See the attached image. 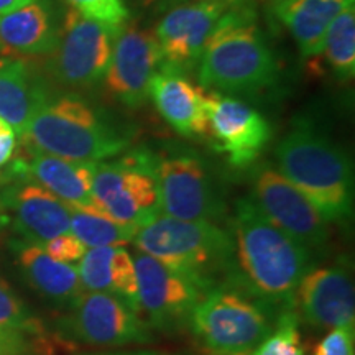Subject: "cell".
I'll use <instances>...</instances> for the list:
<instances>
[{
	"instance_id": "1",
	"label": "cell",
	"mask_w": 355,
	"mask_h": 355,
	"mask_svg": "<svg viewBox=\"0 0 355 355\" xmlns=\"http://www.w3.org/2000/svg\"><path fill=\"white\" fill-rule=\"evenodd\" d=\"M230 235L237 285L273 308H295L300 282L313 265L309 248L275 225L250 198L235 204Z\"/></svg>"
},
{
	"instance_id": "2",
	"label": "cell",
	"mask_w": 355,
	"mask_h": 355,
	"mask_svg": "<svg viewBox=\"0 0 355 355\" xmlns=\"http://www.w3.org/2000/svg\"><path fill=\"white\" fill-rule=\"evenodd\" d=\"M20 139L38 152L97 163L125 152L132 135L81 96L64 94L44 102Z\"/></svg>"
},
{
	"instance_id": "3",
	"label": "cell",
	"mask_w": 355,
	"mask_h": 355,
	"mask_svg": "<svg viewBox=\"0 0 355 355\" xmlns=\"http://www.w3.org/2000/svg\"><path fill=\"white\" fill-rule=\"evenodd\" d=\"M132 243L139 252L184 275L204 293L225 283L237 285L232 235L214 222L159 214L137 230Z\"/></svg>"
},
{
	"instance_id": "4",
	"label": "cell",
	"mask_w": 355,
	"mask_h": 355,
	"mask_svg": "<svg viewBox=\"0 0 355 355\" xmlns=\"http://www.w3.org/2000/svg\"><path fill=\"white\" fill-rule=\"evenodd\" d=\"M198 78L202 87L219 94H257L277 83V60L254 8H232L220 17L204 48Z\"/></svg>"
},
{
	"instance_id": "5",
	"label": "cell",
	"mask_w": 355,
	"mask_h": 355,
	"mask_svg": "<svg viewBox=\"0 0 355 355\" xmlns=\"http://www.w3.org/2000/svg\"><path fill=\"white\" fill-rule=\"evenodd\" d=\"M279 173L309 199L326 220L354 212V173L349 157L326 133L296 123L277 146Z\"/></svg>"
},
{
	"instance_id": "6",
	"label": "cell",
	"mask_w": 355,
	"mask_h": 355,
	"mask_svg": "<svg viewBox=\"0 0 355 355\" xmlns=\"http://www.w3.org/2000/svg\"><path fill=\"white\" fill-rule=\"evenodd\" d=\"M273 314L272 304L225 283L204 295L188 326L209 355H248L272 332Z\"/></svg>"
},
{
	"instance_id": "7",
	"label": "cell",
	"mask_w": 355,
	"mask_h": 355,
	"mask_svg": "<svg viewBox=\"0 0 355 355\" xmlns=\"http://www.w3.org/2000/svg\"><path fill=\"white\" fill-rule=\"evenodd\" d=\"M92 198L110 219L137 229L162 214L152 150L137 148L112 162H97Z\"/></svg>"
},
{
	"instance_id": "8",
	"label": "cell",
	"mask_w": 355,
	"mask_h": 355,
	"mask_svg": "<svg viewBox=\"0 0 355 355\" xmlns=\"http://www.w3.org/2000/svg\"><path fill=\"white\" fill-rule=\"evenodd\" d=\"M162 214L181 220L214 222L225 214V202L201 155L186 146L153 153Z\"/></svg>"
},
{
	"instance_id": "9",
	"label": "cell",
	"mask_w": 355,
	"mask_h": 355,
	"mask_svg": "<svg viewBox=\"0 0 355 355\" xmlns=\"http://www.w3.org/2000/svg\"><path fill=\"white\" fill-rule=\"evenodd\" d=\"M121 28L122 25L101 24L69 8L48 63L53 78L64 86L79 89L104 81Z\"/></svg>"
},
{
	"instance_id": "10",
	"label": "cell",
	"mask_w": 355,
	"mask_h": 355,
	"mask_svg": "<svg viewBox=\"0 0 355 355\" xmlns=\"http://www.w3.org/2000/svg\"><path fill=\"white\" fill-rule=\"evenodd\" d=\"M61 319L60 332L66 339L94 347H122L146 344L150 326L125 301L99 291H84Z\"/></svg>"
},
{
	"instance_id": "11",
	"label": "cell",
	"mask_w": 355,
	"mask_h": 355,
	"mask_svg": "<svg viewBox=\"0 0 355 355\" xmlns=\"http://www.w3.org/2000/svg\"><path fill=\"white\" fill-rule=\"evenodd\" d=\"M250 199L275 225L309 250H321L329 241L327 220L318 207L272 165L254 171Z\"/></svg>"
},
{
	"instance_id": "12",
	"label": "cell",
	"mask_w": 355,
	"mask_h": 355,
	"mask_svg": "<svg viewBox=\"0 0 355 355\" xmlns=\"http://www.w3.org/2000/svg\"><path fill=\"white\" fill-rule=\"evenodd\" d=\"M139 303L148 326L158 331H180L189 324L204 293L184 275L137 250L133 255Z\"/></svg>"
},
{
	"instance_id": "13",
	"label": "cell",
	"mask_w": 355,
	"mask_h": 355,
	"mask_svg": "<svg viewBox=\"0 0 355 355\" xmlns=\"http://www.w3.org/2000/svg\"><path fill=\"white\" fill-rule=\"evenodd\" d=\"M162 64V51L152 30L123 24L115 38L104 81L115 99L139 109L148 99L150 81Z\"/></svg>"
},
{
	"instance_id": "14",
	"label": "cell",
	"mask_w": 355,
	"mask_h": 355,
	"mask_svg": "<svg viewBox=\"0 0 355 355\" xmlns=\"http://www.w3.org/2000/svg\"><path fill=\"white\" fill-rule=\"evenodd\" d=\"M204 101L217 152L224 153L232 166L252 165L272 139L268 121L235 97L209 92L204 94Z\"/></svg>"
},
{
	"instance_id": "15",
	"label": "cell",
	"mask_w": 355,
	"mask_h": 355,
	"mask_svg": "<svg viewBox=\"0 0 355 355\" xmlns=\"http://www.w3.org/2000/svg\"><path fill=\"white\" fill-rule=\"evenodd\" d=\"M3 222L10 220L24 241L42 245L69 232L71 207L42 184L26 178H8L0 189Z\"/></svg>"
},
{
	"instance_id": "16",
	"label": "cell",
	"mask_w": 355,
	"mask_h": 355,
	"mask_svg": "<svg viewBox=\"0 0 355 355\" xmlns=\"http://www.w3.org/2000/svg\"><path fill=\"white\" fill-rule=\"evenodd\" d=\"M225 12L224 6L212 2L173 6L153 32L162 51V66L183 74L196 68L212 30Z\"/></svg>"
},
{
	"instance_id": "17",
	"label": "cell",
	"mask_w": 355,
	"mask_h": 355,
	"mask_svg": "<svg viewBox=\"0 0 355 355\" xmlns=\"http://www.w3.org/2000/svg\"><path fill=\"white\" fill-rule=\"evenodd\" d=\"M295 304L316 329L355 326V291L345 266L309 270L300 282Z\"/></svg>"
},
{
	"instance_id": "18",
	"label": "cell",
	"mask_w": 355,
	"mask_h": 355,
	"mask_svg": "<svg viewBox=\"0 0 355 355\" xmlns=\"http://www.w3.org/2000/svg\"><path fill=\"white\" fill-rule=\"evenodd\" d=\"M94 170V162H76L24 146V155L13 159L7 178L32 180L64 201L69 207L99 211L92 198Z\"/></svg>"
},
{
	"instance_id": "19",
	"label": "cell",
	"mask_w": 355,
	"mask_h": 355,
	"mask_svg": "<svg viewBox=\"0 0 355 355\" xmlns=\"http://www.w3.org/2000/svg\"><path fill=\"white\" fill-rule=\"evenodd\" d=\"M60 32V17L53 0H33L0 15V55H51Z\"/></svg>"
},
{
	"instance_id": "20",
	"label": "cell",
	"mask_w": 355,
	"mask_h": 355,
	"mask_svg": "<svg viewBox=\"0 0 355 355\" xmlns=\"http://www.w3.org/2000/svg\"><path fill=\"white\" fill-rule=\"evenodd\" d=\"M148 94L162 117L183 137H202L209 132L204 92L180 71L159 64L150 81Z\"/></svg>"
},
{
	"instance_id": "21",
	"label": "cell",
	"mask_w": 355,
	"mask_h": 355,
	"mask_svg": "<svg viewBox=\"0 0 355 355\" xmlns=\"http://www.w3.org/2000/svg\"><path fill=\"white\" fill-rule=\"evenodd\" d=\"M84 291L114 295L141 314L133 257L123 247L89 248L76 265Z\"/></svg>"
},
{
	"instance_id": "22",
	"label": "cell",
	"mask_w": 355,
	"mask_h": 355,
	"mask_svg": "<svg viewBox=\"0 0 355 355\" xmlns=\"http://www.w3.org/2000/svg\"><path fill=\"white\" fill-rule=\"evenodd\" d=\"M12 247L25 279L43 298L69 308L84 293L76 265L53 260L33 242L19 241Z\"/></svg>"
},
{
	"instance_id": "23",
	"label": "cell",
	"mask_w": 355,
	"mask_h": 355,
	"mask_svg": "<svg viewBox=\"0 0 355 355\" xmlns=\"http://www.w3.org/2000/svg\"><path fill=\"white\" fill-rule=\"evenodd\" d=\"M50 99L46 84L33 66L24 60L0 61V119L17 135L24 130L37 110Z\"/></svg>"
},
{
	"instance_id": "24",
	"label": "cell",
	"mask_w": 355,
	"mask_h": 355,
	"mask_svg": "<svg viewBox=\"0 0 355 355\" xmlns=\"http://www.w3.org/2000/svg\"><path fill=\"white\" fill-rule=\"evenodd\" d=\"M355 0H283L275 13L298 43L301 56L314 58L322 53L324 40L332 20L354 6Z\"/></svg>"
},
{
	"instance_id": "25",
	"label": "cell",
	"mask_w": 355,
	"mask_h": 355,
	"mask_svg": "<svg viewBox=\"0 0 355 355\" xmlns=\"http://www.w3.org/2000/svg\"><path fill=\"white\" fill-rule=\"evenodd\" d=\"M137 227L121 224L99 211H84L71 207L69 232L86 248L123 247L132 243Z\"/></svg>"
},
{
	"instance_id": "26",
	"label": "cell",
	"mask_w": 355,
	"mask_h": 355,
	"mask_svg": "<svg viewBox=\"0 0 355 355\" xmlns=\"http://www.w3.org/2000/svg\"><path fill=\"white\" fill-rule=\"evenodd\" d=\"M324 58L332 73L339 79L349 81L355 74V10L354 6L345 7L332 20L326 33L322 48Z\"/></svg>"
},
{
	"instance_id": "27",
	"label": "cell",
	"mask_w": 355,
	"mask_h": 355,
	"mask_svg": "<svg viewBox=\"0 0 355 355\" xmlns=\"http://www.w3.org/2000/svg\"><path fill=\"white\" fill-rule=\"evenodd\" d=\"M0 327L32 337H48L44 324L15 295L3 278H0Z\"/></svg>"
},
{
	"instance_id": "28",
	"label": "cell",
	"mask_w": 355,
	"mask_h": 355,
	"mask_svg": "<svg viewBox=\"0 0 355 355\" xmlns=\"http://www.w3.org/2000/svg\"><path fill=\"white\" fill-rule=\"evenodd\" d=\"M248 355H306L295 311L283 309L272 332Z\"/></svg>"
},
{
	"instance_id": "29",
	"label": "cell",
	"mask_w": 355,
	"mask_h": 355,
	"mask_svg": "<svg viewBox=\"0 0 355 355\" xmlns=\"http://www.w3.org/2000/svg\"><path fill=\"white\" fill-rule=\"evenodd\" d=\"M64 2L71 7V10L101 24L123 25L130 17L123 0H64Z\"/></svg>"
},
{
	"instance_id": "30",
	"label": "cell",
	"mask_w": 355,
	"mask_h": 355,
	"mask_svg": "<svg viewBox=\"0 0 355 355\" xmlns=\"http://www.w3.org/2000/svg\"><path fill=\"white\" fill-rule=\"evenodd\" d=\"M48 337H32L0 327V355H55Z\"/></svg>"
},
{
	"instance_id": "31",
	"label": "cell",
	"mask_w": 355,
	"mask_h": 355,
	"mask_svg": "<svg viewBox=\"0 0 355 355\" xmlns=\"http://www.w3.org/2000/svg\"><path fill=\"white\" fill-rule=\"evenodd\" d=\"M40 247H42L53 260L69 265L78 263L87 250V248L81 243V241H78L71 232L61 234L55 239H50V241L42 243Z\"/></svg>"
},
{
	"instance_id": "32",
	"label": "cell",
	"mask_w": 355,
	"mask_h": 355,
	"mask_svg": "<svg viewBox=\"0 0 355 355\" xmlns=\"http://www.w3.org/2000/svg\"><path fill=\"white\" fill-rule=\"evenodd\" d=\"M313 355H355L354 327H336L319 340Z\"/></svg>"
},
{
	"instance_id": "33",
	"label": "cell",
	"mask_w": 355,
	"mask_h": 355,
	"mask_svg": "<svg viewBox=\"0 0 355 355\" xmlns=\"http://www.w3.org/2000/svg\"><path fill=\"white\" fill-rule=\"evenodd\" d=\"M186 2H212V3H220L227 10H232V8H243L250 7V0H168L165 7H173L178 6V3H186Z\"/></svg>"
},
{
	"instance_id": "34",
	"label": "cell",
	"mask_w": 355,
	"mask_h": 355,
	"mask_svg": "<svg viewBox=\"0 0 355 355\" xmlns=\"http://www.w3.org/2000/svg\"><path fill=\"white\" fill-rule=\"evenodd\" d=\"M30 2H33V0H0V15L15 10V8L24 7Z\"/></svg>"
},
{
	"instance_id": "35",
	"label": "cell",
	"mask_w": 355,
	"mask_h": 355,
	"mask_svg": "<svg viewBox=\"0 0 355 355\" xmlns=\"http://www.w3.org/2000/svg\"><path fill=\"white\" fill-rule=\"evenodd\" d=\"M132 2L135 3V6L146 8V7L157 6V3H159V6H162V7H165L166 3H168V0H132Z\"/></svg>"
},
{
	"instance_id": "36",
	"label": "cell",
	"mask_w": 355,
	"mask_h": 355,
	"mask_svg": "<svg viewBox=\"0 0 355 355\" xmlns=\"http://www.w3.org/2000/svg\"><path fill=\"white\" fill-rule=\"evenodd\" d=\"M101 355H159L155 352H119V354H101Z\"/></svg>"
},
{
	"instance_id": "37",
	"label": "cell",
	"mask_w": 355,
	"mask_h": 355,
	"mask_svg": "<svg viewBox=\"0 0 355 355\" xmlns=\"http://www.w3.org/2000/svg\"><path fill=\"white\" fill-rule=\"evenodd\" d=\"M3 222V216H2V209H0V224Z\"/></svg>"
},
{
	"instance_id": "38",
	"label": "cell",
	"mask_w": 355,
	"mask_h": 355,
	"mask_svg": "<svg viewBox=\"0 0 355 355\" xmlns=\"http://www.w3.org/2000/svg\"><path fill=\"white\" fill-rule=\"evenodd\" d=\"M3 60H6V56H3V55H0V61H3Z\"/></svg>"
},
{
	"instance_id": "39",
	"label": "cell",
	"mask_w": 355,
	"mask_h": 355,
	"mask_svg": "<svg viewBox=\"0 0 355 355\" xmlns=\"http://www.w3.org/2000/svg\"><path fill=\"white\" fill-rule=\"evenodd\" d=\"M275 2H283V0H275Z\"/></svg>"
}]
</instances>
